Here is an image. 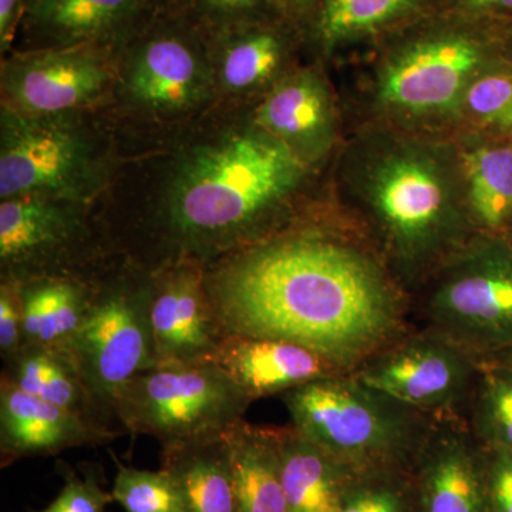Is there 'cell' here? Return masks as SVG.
I'll list each match as a JSON object with an SVG mask.
<instances>
[{
	"label": "cell",
	"instance_id": "obj_1",
	"mask_svg": "<svg viewBox=\"0 0 512 512\" xmlns=\"http://www.w3.org/2000/svg\"><path fill=\"white\" fill-rule=\"evenodd\" d=\"M205 284L222 336L291 340L350 373L414 328L409 293L329 204L205 268Z\"/></svg>",
	"mask_w": 512,
	"mask_h": 512
},
{
	"label": "cell",
	"instance_id": "obj_2",
	"mask_svg": "<svg viewBox=\"0 0 512 512\" xmlns=\"http://www.w3.org/2000/svg\"><path fill=\"white\" fill-rule=\"evenodd\" d=\"M328 171L326 201L410 298L477 234L454 137L352 124Z\"/></svg>",
	"mask_w": 512,
	"mask_h": 512
},
{
	"label": "cell",
	"instance_id": "obj_3",
	"mask_svg": "<svg viewBox=\"0 0 512 512\" xmlns=\"http://www.w3.org/2000/svg\"><path fill=\"white\" fill-rule=\"evenodd\" d=\"M322 170L252 123L202 151L180 178L160 222L167 266L235 254L312 220L326 208L301 207L306 185ZM326 171V170H323Z\"/></svg>",
	"mask_w": 512,
	"mask_h": 512
},
{
	"label": "cell",
	"instance_id": "obj_4",
	"mask_svg": "<svg viewBox=\"0 0 512 512\" xmlns=\"http://www.w3.org/2000/svg\"><path fill=\"white\" fill-rule=\"evenodd\" d=\"M511 20L433 9L377 42L345 100L349 126L454 137L471 84L507 62Z\"/></svg>",
	"mask_w": 512,
	"mask_h": 512
},
{
	"label": "cell",
	"instance_id": "obj_5",
	"mask_svg": "<svg viewBox=\"0 0 512 512\" xmlns=\"http://www.w3.org/2000/svg\"><path fill=\"white\" fill-rule=\"evenodd\" d=\"M292 429L352 470H414L437 420L352 373L282 394Z\"/></svg>",
	"mask_w": 512,
	"mask_h": 512
},
{
	"label": "cell",
	"instance_id": "obj_6",
	"mask_svg": "<svg viewBox=\"0 0 512 512\" xmlns=\"http://www.w3.org/2000/svg\"><path fill=\"white\" fill-rule=\"evenodd\" d=\"M413 323L477 357L512 345V245L476 234L412 298Z\"/></svg>",
	"mask_w": 512,
	"mask_h": 512
},
{
	"label": "cell",
	"instance_id": "obj_7",
	"mask_svg": "<svg viewBox=\"0 0 512 512\" xmlns=\"http://www.w3.org/2000/svg\"><path fill=\"white\" fill-rule=\"evenodd\" d=\"M252 402L215 365L157 367L117 393L114 412L126 433L150 436L161 448L224 436L245 420Z\"/></svg>",
	"mask_w": 512,
	"mask_h": 512
},
{
	"label": "cell",
	"instance_id": "obj_8",
	"mask_svg": "<svg viewBox=\"0 0 512 512\" xmlns=\"http://www.w3.org/2000/svg\"><path fill=\"white\" fill-rule=\"evenodd\" d=\"M151 279L153 274L94 279L86 318L70 349V359L94 399L117 423L114 400L121 387L131 377L157 369Z\"/></svg>",
	"mask_w": 512,
	"mask_h": 512
},
{
	"label": "cell",
	"instance_id": "obj_9",
	"mask_svg": "<svg viewBox=\"0 0 512 512\" xmlns=\"http://www.w3.org/2000/svg\"><path fill=\"white\" fill-rule=\"evenodd\" d=\"M480 363L446 336L414 326L352 375L434 419L467 423Z\"/></svg>",
	"mask_w": 512,
	"mask_h": 512
},
{
	"label": "cell",
	"instance_id": "obj_10",
	"mask_svg": "<svg viewBox=\"0 0 512 512\" xmlns=\"http://www.w3.org/2000/svg\"><path fill=\"white\" fill-rule=\"evenodd\" d=\"M90 234L84 222L37 194L3 200L0 205V261L6 279L89 278Z\"/></svg>",
	"mask_w": 512,
	"mask_h": 512
},
{
	"label": "cell",
	"instance_id": "obj_11",
	"mask_svg": "<svg viewBox=\"0 0 512 512\" xmlns=\"http://www.w3.org/2000/svg\"><path fill=\"white\" fill-rule=\"evenodd\" d=\"M252 123L291 148L316 170H326L349 131L345 100L323 70L296 69L269 90Z\"/></svg>",
	"mask_w": 512,
	"mask_h": 512
},
{
	"label": "cell",
	"instance_id": "obj_12",
	"mask_svg": "<svg viewBox=\"0 0 512 512\" xmlns=\"http://www.w3.org/2000/svg\"><path fill=\"white\" fill-rule=\"evenodd\" d=\"M205 268L183 262L153 272L150 318L157 367L214 363L224 336L212 311Z\"/></svg>",
	"mask_w": 512,
	"mask_h": 512
},
{
	"label": "cell",
	"instance_id": "obj_13",
	"mask_svg": "<svg viewBox=\"0 0 512 512\" xmlns=\"http://www.w3.org/2000/svg\"><path fill=\"white\" fill-rule=\"evenodd\" d=\"M413 473L421 512H490L485 448L466 421L437 420Z\"/></svg>",
	"mask_w": 512,
	"mask_h": 512
},
{
	"label": "cell",
	"instance_id": "obj_14",
	"mask_svg": "<svg viewBox=\"0 0 512 512\" xmlns=\"http://www.w3.org/2000/svg\"><path fill=\"white\" fill-rule=\"evenodd\" d=\"M123 436L23 392L0 377V467L23 458L57 456L70 448L106 446Z\"/></svg>",
	"mask_w": 512,
	"mask_h": 512
},
{
	"label": "cell",
	"instance_id": "obj_15",
	"mask_svg": "<svg viewBox=\"0 0 512 512\" xmlns=\"http://www.w3.org/2000/svg\"><path fill=\"white\" fill-rule=\"evenodd\" d=\"M214 363L252 403L350 373L316 350L291 340L241 335H224Z\"/></svg>",
	"mask_w": 512,
	"mask_h": 512
},
{
	"label": "cell",
	"instance_id": "obj_16",
	"mask_svg": "<svg viewBox=\"0 0 512 512\" xmlns=\"http://www.w3.org/2000/svg\"><path fill=\"white\" fill-rule=\"evenodd\" d=\"M82 147L72 134L52 124L8 123L0 154L3 200L64 188L82 168Z\"/></svg>",
	"mask_w": 512,
	"mask_h": 512
},
{
	"label": "cell",
	"instance_id": "obj_17",
	"mask_svg": "<svg viewBox=\"0 0 512 512\" xmlns=\"http://www.w3.org/2000/svg\"><path fill=\"white\" fill-rule=\"evenodd\" d=\"M454 140L471 225L477 234L505 237L512 229L511 140L474 133H458Z\"/></svg>",
	"mask_w": 512,
	"mask_h": 512
},
{
	"label": "cell",
	"instance_id": "obj_18",
	"mask_svg": "<svg viewBox=\"0 0 512 512\" xmlns=\"http://www.w3.org/2000/svg\"><path fill=\"white\" fill-rule=\"evenodd\" d=\"M434 9V0H320L309 23L323 60L377 42Z\"/></svg>",
	"mask_w": 512,
	"mask_h": 512
},
{
	"label": "cell",
	"instance_id": "obj_19",
	"mask_svg": "<svg viewBox=\"0 0 512 512\" xmlns=\"http://www.w3.org/2000/svg\"><path fill=\"white\" fill-rule=\"evenodd\" d=\"M289 25L295 23L275 16L231 29L222 59V77L228 89L261 92L264 97L296 70L292 67L295 35Z\"/></svg>",
	"mask_w": 512,
	"mask_h": 512
},
{
	"label": "cell",
	"instance_id": "obj_20",
	"mask_svg": "<svg viewBox=\"0 0 512 512\" xmlns=\"http://www.w3.org/2000/svg\"><path fill=\"white\" fill-rule=\"evenodd\" d=\"M96 278H37L16 282L22 302L23 348L35 346L69 356L73 340L86 318Z\"/></svg>",
	"mask_w": 512,
	"mask_h": 512
},
{
	"label": "cell",
	"instance_id": "obj_21",
	"mask_svg": "<svg viewBox=\"0 0 512 512\" xmlns=\"http://www.w3.org/2000/svg\"><path fill=\"white\" fill-rule=\"evenodd\" d=\"M16 76L13 93L23 109L56 113L92 100L109 74L93 55L69 50L36 57Z\"/></svg>",
	"mask_w": 512,
	"mask_h": 512
},
{
	"label": "cell",
	"instance_id": "obj_22",
	"mask_svg": "<svg viewBox=\"0 0 512 512\" xmlns=\"http://www.w3.org/2000/svg\"><path fill=\"white\" fill-rule=\"evenodd\" d=\"M161 468L177 485L185 512H238L228 433L163 448Z\"/></svg>",
	"mask_w": 512,
	"mask_h": 512
},
{
	"label": "cell",
	"instance_id": "obj_23",
	"mask_svg": "<svg viewBox=\"0 0 512 512\" xmlns=\"http://www.w3.org/2000/svg\"><path fill=\"white\" fill-rule=\"evenodd\" d=\"M2 375L23 392L56 404L104 429L126 434L121 424L111 419L96 402L69 356L26 346L10 362L3 363Z\"/></svg>",
	"mask_w": 512,
	"mask_h": 512
},
{
	"label": "cell",
	"instance_id": "obj_24",
	"mask_svg": "<svg viewBox=\"0 0 512 512\" xmlns=\"http://www.w3.org/2000/svg\"><path fill=\"white\" fill-rule=\"evenodd\" d=\"M286 512H339L352 468L328 456L291 426L276 427Z\"/></svg>",
	"mask_w": 512,
	"mask_h": 512
},
{
	"label": "cell",
	"instance_id": "obj_25",
	"mask_svg": "<svg viewBox=\"0 0 512 512\" xmlns=\"http://www.w3.org/2000/svg\"><path fill=\"white\" fill-rule=\"evenodd\" d=\"M238 512H286L276 427L239 421L228 431Z\"/></svg>",
	"mask_w": 512,
	"mask_h": 512
},
{
	"label": "cell",
	"instance_id": "obj_26",
	"mask_svg": "<svg viewBox=\"0 0 512 512\" xmlns=\"http://www.w3.org/2000/svg\"><path fill=\"white\" fill-rule=\"evenodd\" d=\"M200 64L180 37L151 39L138 52L131 74V90L157 109H177L192 100L198 89Z\"/></svg>",
	"mask_w": 512,
	"mask_h": 512
},
{
	"label": "cell",
	"instance_id": "obj_27",
	"mask_svg": "<svg viewBox=\"0 0 512 512\" xmlns=\"http://www.w3.org/2000/svg\"><path fill=\"white\" fill-rule=\"evenodd\" d=\"M467 426L485 448L512 451V366L480 359Z\"/></svg>",
	"mask_w": 512,
	"mask_h": 512
},
{
	"label": "cell",
	"instance_id": "obj_28",
	"mask_svg": "<svg viewBox=\"0 0 512 512\" xmlns=\"http://www.w3.org/2000/svg\"><path fill=\"white\" fill-rule=\"evenodd\" d=\"M134 3L136 0H33L30 10L36 25L50 36L77 42L116 28Z\"/></svg>",
	"mask_w": 512,
	"mask_h": 512
},
{
	"label": "cell",
	"instance_id": "obj_29",
	"mask_svg": "<svg viewBox=\"0 0 512 512\" xmlns=\"http://www.w3.org/2000/svg\"><path fill=\"white\" fill-rule=\"evenodd\" d=\"M458 133L512 138V60L498 64L471 84L461 104Z\"/></svg>",
	"mask_w": 512,
	"mask_h": 512
},
{
	"label": "cell",
	"instance_id": "obj_30",
	"mask_svg": "<svg viewBox=\"0 0 512 512\" xmlns=\"http://www.w3.org/2000/svg\"><path fill=\"white\" fill-rule=\"evenodd\" d=\"M339 512H421L413 470L366 468L350 471Z\"/></svg>",
	"mask_w": 512,
	"mask_h": 512
},
{
	"label": "cell",
	"instance_id": "obj_31",
	"mask_svg": "<svg viewBox=\"0 0 512 512\" xmlns=\"http://www.w3.org/2000/svg\"><path fill=\"white\" fill-rule=\"evenodd\" d=\"M117 473L114 478V503L126 512H185L183 498L170 474L158 471L138 470L124 466L111 451Z\"/></svg>",
	"mask_w": 512,
	"mask_h": 512
},
{
	"label": "cell",
	"instance_id": "obj_32",
	"mask_svg": "<svg viewBox=\"0 0 512 512\" xmlns=\"http://www.w3.org/2000/svg\"><path fill=\"white\" fill-rule=\"evenodd\" d=\"M56 471L63 478V488L55 501L37 512H106L114 503L113 493L103 487V473L96 464H83L80 471L59 460Z\"/></svg>",
	"mask_w": 512,
	"mask_h": 512
},
{
	"label": "cell",
	"instance_id": "obj_33",
	"mask_svg": "<svg viewBox=\"0 0 512 512\" xmlns=\"http://www.w3.org/2000/svg\"><path fill=\"white\" fill-rule=\"evenodd\" d=\"M23 312L16 282L5 279L0 286V356L8 363L23 349Z\"/></svg>",
	"mask_w": 512,
	"mask_h": 512
},
{
	"label": "cell",
	"instance_id": "obj_34",
	"mask_svg": "<svg viewBox=\"0 0 512 512\" xmlns=\"http://www.w3.org/2000/svg\"><path fill=\"white\" fill-rule=\"evenodd\" d=\"M485 460L490 512H512V451L485 448Z\"/></svg>",
	"mask_w": 512,
	"mask_h": 512
},
{
	"label": "cell",
	"instance_id": "obj_35",
	"mask_svg": "<svg viewBox=\"0 0 512 512\" xmlns=\"http://www.w3.org/2000/svg\"><path fill=\"white\" fill-rule=\"evenodd\" d=\"M197 2L208 15L231 20L234 26L279 16L271 5V0H197Z\"/></svg>",
	"mask_w": 512,
	"mask_h": 512
},
{
	"label": "cell",
	"instance_id": "obj_36",
	"mask_svg": "<svg viewBox=\"0 0 512 512\" xmlns=\"http://www.w3.org/2000/svg\"><path fill=\"white\" fill-rule=\"evenodd\" d=\"M434 9L476 18L512 20V0H434Z\"/></svg>",
	"mask_w": 512,
	"mask_h": 512
},
{
	"label": "cell",
	"instance_id": "obj_37",
	"mask_svg": "<svg viewBox=\"0 0 512 512\" xmlns=\"http://www.w3.org/2000/svg\"><path fill=\"white\" fill-rule=\"evenodd\" d=\"M320 0H271L276 13L292 23H311Z\"/></svg>",
	"mask_w": 512,
	"mask_h": 512
},
{
	"label": "cell",
	"instance_id": "obj_38",
	"mask_svg": "<svg viewBox=\"0 0 512 512\" xmlns=\"http://www.w3.org/2000/svg\"><path fill=\"white\" fill-rule=\"evenodd\" d=\"M20 0H0V42L2 47L9 46L18 20Z\"/></svg>",
	"mask_w": 512,
	"mask_h": 512
},
{
	"label": "cell",
	"instance_id": "obj_39",
	"mask_svg": "<svg viewBox=\"0 0 512 512\" xmlns=\"http://www.w3.org/2000/svg\"><path fill=\"white\" fill-rule=\"evenodd\" d=\"M480 359H494L512 366V345L510 348L501 350V352L495 353L493 356L480 357Z\"/></svg>",
	"mask_w": 512,
	"mask_h": 512
},
{
	"label": "cell",
	"instance_id": "obj_40",
	"mask_svg": "<svg viewBox=\"0 0 512 512\" xmlns=\"http://www.w3.org/2000/svg\"><path fill=\"white\" fill-rule=\"evenodd\" d=\"M508 59L512 60V20L510 28H508V43H507Z\"/></svg>",
	"mask_w": 512,
	"mask_h": 512
},
{
	"label": "cell",
	"instance_id": "obj_41",
	"mask_svg": "<svg viewBox=\"0 0 512 512\" xmlns=\"http://www.w3.org/2000/svg\"><path fill=\"white\" fill-rule=\"evenodd\" d=\"M505 237H507L508 241H510V242H511V245H512V229H511V231H510V232H508V234H507V235H505Z\"/></svg>",
	"mask_w": 512,
	"mask_h": 512
},
{
	"label": "cell",
	"instance_id": "obj_42",
	"mask_svg": "<svg viewBox=\"0 0 512 512\" xmlns=\"http://www.w3.org/2000/svg\"><path fill=\"white\" fill-rule=\"evenodd\" d=\"M511 146H512V138H511Z\"/></svg>",
	"mask_w": 512,
	"mask_h": 512
}]
</instances>
